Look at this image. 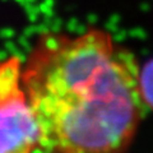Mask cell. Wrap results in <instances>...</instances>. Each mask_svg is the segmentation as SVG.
Masks as SVG:
<instances>
[{
	"label": "cell",
	"mask_w": 153,
	"mask_h": 153,
	"mask_svg": "<svg viewBox=\"0 0 153 153\" xmlns=\"http://www.w3.org/2000/svg\"><path fill=\"white\" fill-rule=\"evenodd\" d=\"M140 94L147 110L153 112V60L140 66L139 69Z\"/></svg>",
	"instance_id": "cell-3"
},
{
	"label": "cell",
	"mask_w": 153,
	"mask_h": 153,
	"mask_svg": "<svg viewBox=\"0 0 153 153\" xmlns=\"http://www.w3.org/2000/svg\"><path fill=\"white\" fill-rule=\"evenodd\" d=\"M22 68L16 55L0 61V153L40 149V129L22 84Z\"/></svg>",
	"instance_id": "cell-2"
},
{
	"label": "cell",
	"mask_w": 153,
	"mask_h": 153,
	"mask_svg": "<svg viewBox=\"0 0 153 153\" xmlns=\"http://www.w3.org/2000/svg\"><path fill=\"white\" fill-rule=\"evenodd\" d=\"M134 54L98 27L46 31L22 68L44 153H126L147 108Z\"/></svg>",
	"instance_id": "cell-1"
}]
</instances>
